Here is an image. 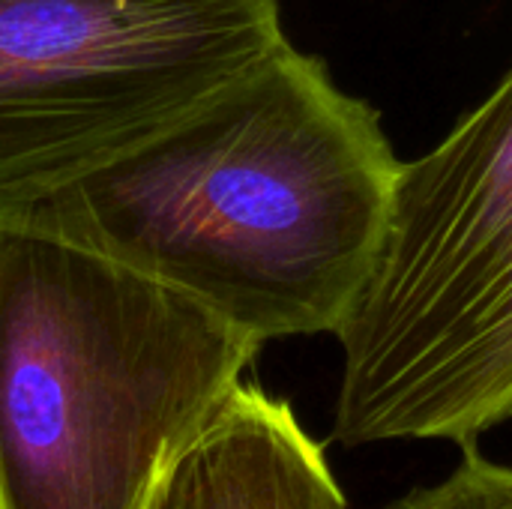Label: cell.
<instances>
[{
    "mask_svg": "<svg viewBox=\"0 0 512 509\" xmlns=\"http://www.w3.org/2000/svg\"><path fill=\"white\" fill-rule=\"evenodd\" d=\"M387 509H512V465L492 462L477 444H468L453 474L402 495Z\"/></svg>",
    "mask_w": 512,
    "mask_h": 509,
    "instance_id": "8992f818",
    "label": "cell"
},
{
    "mask_svg": "<svg viewBox=\"0 0 512 509\" xmlns=\"http://www.w3.org/2000/svg\"><path fill=\"white\" fill-rule=\"evenodd\" d=\"M336 339L345 447H468L512 420V66L399 165L378 261Z\"/></svg>",
    "mask_w": 512,
    "mask_h": 509,
    "instance_id": "3957f363",
    "label": "cell"
},
{
    "mask_svg": "<svg viewBox=\"0 0 512 509\" xmlns=\"http://www.w3.org/2000/svg\"><path fill=\"white\" fill-rule=\"evenodd\" d=\"M285 39L279 0H0V213L144 144Z\"/></svg>",
    "mask_w": 512,
    "mask_h": 509,
    "instance_id": "277c9868",
    "label": "cell"
},
{
    "mask_svg": "<svg viewBox=\"0 0 512 509\" xmlns=\"http://www.w3.org/2000/svg\"><path fill=\"white\" fill-rule=\"evenodd\" d=\"M153 509H351L324 447L288 402L237 384Z\"/></svg>",
    "mask_w": 512,
    "mask_h": 509,
    "instance_id": "5b68a950",
    "label": "cell"
},
{
    "mask_svg": "<svg viewBox=\"0 0 512 509\" xmlns=\"http://www.w3.org/2000/svg\"><path fill=\"white\" fill-rule=\"evenodd\" d=\"M399 165L381 114L285 39L177 123L0 225L111 258L261 345L336 336L378 261Z\"/></svg>",
    "mask_w": 512,
    "mask_h": 509,
    "instance_id": "6da1fadb",
    "label": "cell"
},
{
    "mask_svg": "<svg viewBox=\"0 0 512 509\" xmlns=\"http://www.w3.org/2000/svg\"><path fill=\"white\" fill-rule=\"evenodd\" d=\"M258 351L162 282L0 225V509H153Z\"/></svg>",
    "mask_w": 512,
    "mask_h": 509,
    "instance_id": "7a4b0ae2",
    "label": "cell"
}]
</instances>
